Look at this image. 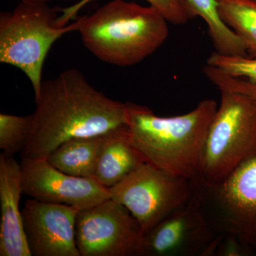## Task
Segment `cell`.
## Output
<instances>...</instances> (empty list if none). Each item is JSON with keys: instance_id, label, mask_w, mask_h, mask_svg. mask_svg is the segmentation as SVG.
<instances>
[{"instance_id": "obj_1", "label": "cell", "mask_w": 256, "mask_h": 256, "mask_svg": "<svg viewBox=\"0 0 256 256\" xmlns=\"http://www.w3.org/2000/svg\"><path fill=\"white\" fill-rule=\"evenodd\" d=\"M30 137L22 158H46L62 143L127 126L126 104L96 90L78 70H64L43 80L35 97Z\"/></svg>"}, {"instance_id": "obj_2", "label": "cell", "mask_w": 256, "mask_h": 256, "mask_svg": "<svg viewBox=\"0 0 256 256\" xmlns=\"http://www.w3.org/2000/svg\"><path fill=\"white\" fill-rule=\"evenodd\" d=\"M217 108L216 101L206 99L188 114L162 118L146 106L126 102L128 140L148 162L194 182Z\"/></svg>"}, {"instance_id": "obj_3", "label": "cell", "mask_w": 256, "mask_h": 256, "mask_svg": "<svg viewBox=\"0 0 256 256\" xmlns=\"http://www.w3.org/2000/svg\"><path fill=\"white\" fill-rule=\"evenodd\" d=\"M84 46L98 60L118 66L140 63L164 44L168 20L154 6L112 0L79 18Z\"/></svg>"}, {"instance_id": "obj_4", "label": "cell", "mask_w": 256, "mask_h": 256, "mask_svg": "<svg viewBox=\"0 0 256 256\" xmlns=\"http://www.w3.org/2000/svg\"><path fill=\"white\" fill-rule=\"evenodd\" d=\"M220 104L204 144L198 178L205 184L220 183L256 152V102L228 89H218Z\"/></svg>"}, {"instance_id": "obj_5", "label": "cell", "mask_w": 256, "mask_h": 256, "mask_svg": "<svg viewBox=\"0 0 256 256\" xmlns=\"http://www.w3.org/2000/svg\"><path fill=\"white\" fill-rule=\"evenodd\" d=\"M56 11L48 3L21 1L10 12L0 14V62L22 70L35 97L41 89L42 69L50 47L68 32L78 31L80 20L57 25Z\"/></svg>"}, {"instance_id": "obj_6", "label": "cell", "mask_w": 256, "mask_h": 256, "mask_svg": "<svg viewBox=\"0 0 256 256\" xmlns=\"http://www.w3.org/2000/svg\"><path fill=\"white\" fill-rule=\"evenodd\" d=\"M206 215L220 234L256 247V152L242 161L220 183H194Z\"/></svg>"}, {"instance_id": "obj_7", "label": "cell", "mask_w": 256, "mask_h": 256, "mask_svg": "<svg viewBox=\"0 0 256 256\" xmlns=\"http://www.w3.org/2000/svg\"><path fill=\"white\" fill-rule=\"evenodd\" d=\"M108 191L111 200L126 206L146 234L184 204L194 188L188 178L146 162Z\"/></svg>"}, {"instance_id": "obj_8", "label": "cell", "mask_w": 256, "mask_h": 256, "mask_svg": "<svg viewBox=\"0 0 256 256\" xmlns=\"http://www.w3.org/2000/svg\"><path fill=\"white\" fill-rule=\"evenodd\" d=\"M144 235L130 210L111 198L77 214L76 244L80 256H144Z\"/></svg>"}, {"instance_id": "obj_9", "label": "cell", "mask_w": 256, "mask_h": 256, "mask_svg": "<svg viewBox=\"0 0 256 256\" xmlns=\"http://www.w3.org/2000/svg\"><path fill=\"white\" fill-rule=\"evenodd\" d=\"M223 236L216 230L194 192L144 234V256H214Z\"/></svg>"}, {"instance_id": "obj_10", "label": "cell", "mask_w": 256, "mask_h": 256, "mask_svg": "<svg viewBox=\"0 0 256 256\" xmlns=\"http://www.w3.org/2000/svg\"><path fill=\"white\" fill-rule=\"evenodd\" d=\"M21 168L22 192L38 201L82 210L110 198L108 188L95 178L66 174L45 158H25Z\"/></svg>"}, {"instance_id": "obj_11", "label": "cell", "mask_w": 256, "mask_h": 256, "mask_svg": "<svg viewBox=\"0 0 256 256\" xmlns=\"http://www.w3.org/2000/svg\"><path fill=\"white\" fill-rule=\"evenodd\" d=\"M78 212L68 205L26 200L22 216L32 256H80L75 237Z\"/></svg>"}, {"instance_id": "obj_12", "label": "cell", "mask_w": 256, "mask_h": 256, "mask_svg": "<svg viewBox=\"0 0 256 256\" xmlns=\"http://www.w3.org/2000/svg\"><path fill=\"white\" fill-rule=\"evenodd\" d=\"M21 164L13 156H0V256H32L20 210Z\"/></svg>"}, {"instance_id": "obj_13", "label": "cell", "mask_w": 256, "mask_h": 256, "mask_svg": "<svg viewBox=\"0 0 256 256\" xmlns=\"http://www.w3.org/2000/svg\"><path fill=\"white\" fill-rule=\"evenodd\" d=\"M146 160L128 139L127 126L107 133L98 160L94 178L109 188L122 181Z\"/></svg>"}, {"instance_id": "obj_14", "label": "cell", "mask_w": 256, "mask_h": 256, "mask_svg": "<svg viewBox=\"0 0 256 256\" xmlns=\"http://www.w3.org/2000/svg\"><path fill=\"white\" fill-rule=\"evenodd\" d=\"M107 133L72 138L62 143L46 159L52 166L66 174L94 178L96 164Z\"/></svg>"}, {"instance_id": "obj_15", "label": "cell", "mask_w": 256, "mask_h": 256, "mask_svg": "<svg viewBox=\"0 0 256 256\" xmlns=\"http://www.w3.org/2000/svg\"><path fill=\"white\" fill-rule=\"evenodd\" d=\"M196 16L204 20L216 52L220 54L248 56L245 45L222 21L216 0H186Z\"/></svg>"}, {"instance_id": "obj_16", "label": "cell", "mask_w": 256, "mask_h": 256, "mask_svg": "<svg viewBox=\"0 0 256 256\" xmlns=\"http://www.w3.org/2000/svg\"><path fill=\"white\" fill-rule=\"evenodd\" d=\"M222 21L240 38L248 56L256 57V0H216Z\"/></svg>"}, {"instance_id": "obj_17", "label": "cell", "mask_w": 256, "mask_h": 256, "mask_svg": "<svg viewBox=\"0 0 256 256\" xmlns=\"http://www.w3.org/2000/svg\"><path fill=\"white\" fill-rule=\"evenodd\" d=\"M92 0H80L68 8L60 9L62 14L58 16L57 24L64 26L70 20L76 16L77 13ZM150 5L159 10L168 22L173 24L181 25L188 23L196 18L193 10L186 0H146Z\"/></svg>"}, {"instance_id": "obj_18", "label": "cell", "mask_w": 256, "mask_h": 256, "mask_svg": "<svg viewBox=\"0 0 256 256\" xmlns=\"http://www.w3.org/2000/svg\"><path fill=\"white\" fill-rule=\"evenodd\" d=\"M33 116L0 114V149L12 156L22 152L31 134Z\"/></svg>"}, {"instance_id": "obj_19", "label": "cell", "mask_w": 256, "mask_h": 256, "mask_svg": "<svg viewBox=\"0 0 256 256\" xmlns=\"http://www.w3.org/2000/svg\"><path fill=\"white\" fill-rule=\"evenodd\" d=\"M206 63L230 76L256 82V57L224 55L215 52Z\"/></svg>"}, {"instance_id": "obj_20", "label": "cell", "mask_w": 256, "mask_h": 256, "mask_svg": "<svg viewBox=\"0 0 256 256\" xmlns=\"http://www.w3.org/2000/svg\"><path fill=\"white\" fill-rule=\"evenodd\" d=\"M204 73L218 89H228L246 94L256 102V82L245 78H235L222 73L220 70L206 65L204 67Z\"/></svg>"}, {"instance_id": "obj_21", "label": "cell", "mask_w": 256, "mask_h": 256, "mask_svg": "<svg viewBox=\"0 0 256 256\" xmlns=\"http://www.w3.org/2000/svg\"><path fill=\"white\" fill-rule=\"evenodd\" d=\"M250 249L242 244L236 237L230 234H224L217 247V256H242L248 254Z\"/></svg>"}, {"instance_id": "obj_22", "label": "cell", "mask_w": 256, "mask_h": 256, "mask_svg": "<svg viewBox=\"0 0 256 256\" xmlns=\"http://www.w3.org/2000/svg\"><path fill=\"white\" fill-rule=\"evenodd\" d=\"M21 1L26 2L48 3L54 0H21ZM60 1H68V0H60Z\"/></svg>"}]
</instances>
